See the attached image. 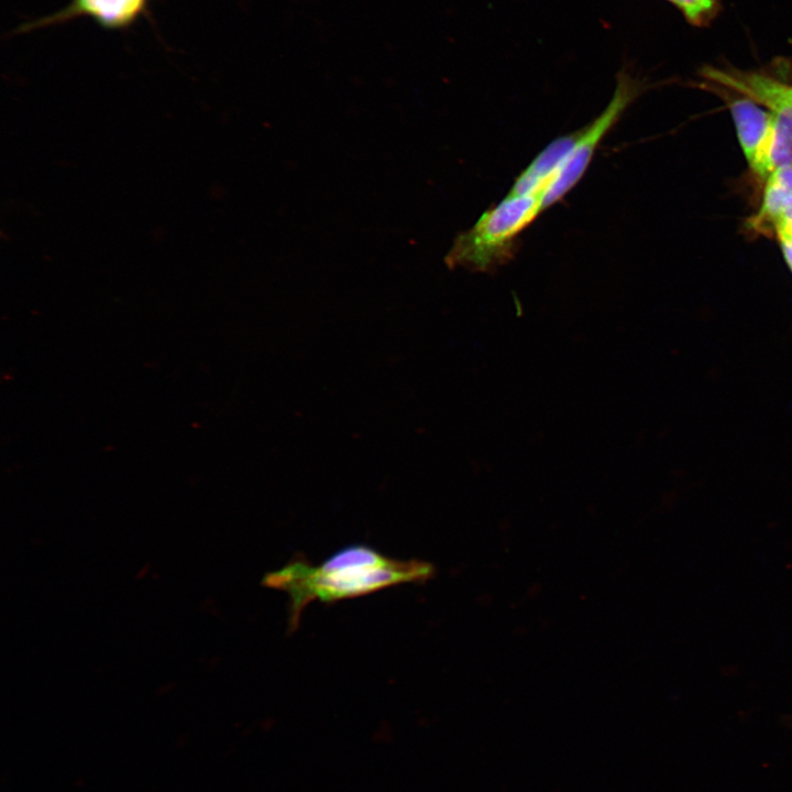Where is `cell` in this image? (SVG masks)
Wrapping results in <instances>:
<instances>
[{"mask_svg":"<svg viewBox=\"0 0 792 792\" xmlns=\"http://www.w3.org/2000/svg\"><path fill=\"white\" fill-rule=\"evenodd\" d=\"M435 568L420 560L389 558L364 544L346 546L320 564L296 559L264 578V585L287 593L289 627L295 629L308 604L332 603L431 579Z\"/></svg>","mask_w":792,"mask_h":792,"instance_id":"1","label":"cell"},{"mask_svg":"<svg viewBox=\"0 0 792 792\" xmlns=\"http://www.w3.org/2000/svg\"><path fill=\"white\" fill-rule=\"evenodd\" d=\"M151 0H70L68 6L51 15L20 25L16 33L69 22L77 18H89L108 31L131 28L148 13Z\"/></svg>","mask_w":792,"mask_h":792,"instance_id":"4","label":"cell"},{"mask_svg":"<svg viewBox=\"0 0 792 792\" xmlns=\"http://www.w3.org/2000/svg\"><path fill=\"white\" fill-rule=\"evenodd\" d=\"M772 231L779 244L792 245V207L783 211L773 222Z\"/></svg>","mask_w":792,"mask_h":792,"instance_id":"11","label":"cell"},{"mask_svg":"<svg viewBox=\"0 0 792 792\" xmlns=\"http://www.w3.org/2000/svg\"><path fill=\"white\" fill-rule=\"evenodd\" d=\"M675 6L684 18L693 25L704 26L708 24L719 11L717 0H667Z\"/></svg>","mask_w":792,"mask_h":792,"instance_id":"10","label":"cell"},{"mask_svg":"<svg viewBox=\"0 0 792 792\" xmlns=\"http://www.w3.org/2000/svg\"><path fill=\"white\" fill-rule=\"evenodd\" d=\"M542 199V194L507 195L457 237L447 264L487 273L508 263L518 250L522 231L543 211Z\"/></svg>","mask_w":792,"mask_h":792,"instance_id":"2","label":"cell"},{"mask_svg":"<svg viewBox=\"0 0 792 792\" xmlns=\"http://www.w3.org/2000/svg\"><path fill=\"white\" fill-rule=\"evenodd\" d=\"M726 100L730 110L738 141L751 169L757 165L772 124V112L766 111L756 101L733 92L718 85L706 86ZM736 94V92H735Z\"/></svg>","mask_w":792,"mask_h":792,"instance_id":"6","label":"cell"},{"mask_svg":"<svg viewBox=\"0 0 792 792\" xmlns=\"http://www.w3.org/2000/svg\"><path fill=\"white\" fill-rule=\"evenodd\" d=\"M792 207V165L772 172L766 179L760 208L748 220V228L758 233L772 230L774 220Z\"/></svg>","mask_w":792,"mask_h":792,"instance_id":"9","label":"cell"},{"mask_svg":"<svg viewBox=\"0 0 792 792\" xmlns=\"http://www.w3.org/2000/svg\"><path fill=\"white\" fill-rule=\"evenodd\" d=\"M772 124L762 154L754 167V173L766 180L768 176L782 167L792 165V109L770 110Z\"/></svg>","mask_w":792,"mask_h":792,"instance_id":"8","label":"cell"},{"mask_svg":"<svg viewBox=\"0 0 792 792\" xmlns=\"http://www.w3.org/2000/svg\"><path fill=\"white\" fill-rule=\"evenodd\" d=\"M701 75L706 80L743 95L769 110L792 109V84L765 72L705 66Z\"/></svg>","mask_w":792,"mask_h":792,"instance_id":"5","label":"cell"},{"mask_svg":"<svg viewBox=\"0 0 792 792\" xmlns=\"http://www.w3.org/2000/svg\"><path fill=\"white\" fill-rule=\"evenodd\" d=\"M645 88L644 81L632 76L627 69L623 68L618 72L610 101L595 120L580 129L575 144L543 196V210L562 200L575 187L588 167L601 141Z\"/></svg>","mask_w":792,"mask_h":792,"instance_id":"3","label":"cell"},{"mask_svg":"<svg viewBox=\"0 0 792 792\" xmlns=\"http://www.w3.org/2000/svg\"><path fill=\"white\" fill-rule=\"evenodd\" d=\"M580 135V130L550 142L515 179L508 196L544 194Z\"/></svg>","mask_w":792,"mask_h":792,"instance_id":"7","label":"cell"}]
</instances>
